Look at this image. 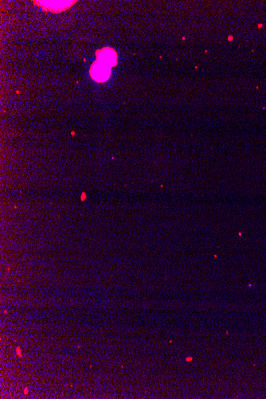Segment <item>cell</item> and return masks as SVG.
<instances>
[{
    "instance_id": "cell-1",
    "label": "cell",
    "mask_w": 266,
    "mask_h": 399,
    "mask_svg": "<svg viewBox=\"0 0 266 399\" xmlns=\"http://www.w3.org/2000/svg\"><path fill=\"white\" fill-rule=\"evenodd\" d=\"M90 75L94 81L97 82H105L108 81L109 78L111 68L97 60L91 67Z\"/></svg>"
},
{
    "instance_id": "cell-2",
    "label": "cell",
    "mask_w": 266,
    "mask_h": 399,
    "mask_svg": "<svg viewBox=\"0 0 266 399\" xmlns=\"http://www.w3.org/2000/svg\"><path fill=\"white\" fill-rule=\"evenodd\" d=\"M97 61L109 66L110 68L116 66L117 62V54L116 51L109 47L97 51Z\"/></svg>"
},
{
    "instance_id": "cell-3",
    "label": "cell",
    "mask_w": 266,
    "mask_h": 399,
    "mask_svg": "<svg viewBox=\"0 0 266 399\" xmlns=\"http://www.w3.org/2000/svg\"><path fill=\"white\" fill-rule=\"evenodd\" d=\"M38 5L43 8L54 12H60L69 8L74 4V1H38Z\"/></svg>"
},
{
    "instance_id": "cell-4",
    "label": "cell",
    "mask_w": 266,
    "mask_h": 399,
    "mask_svg": "<svg viewBox=\"0 0 266 399\" xmlns=\"http://www.w3.org/2000/svg\"><path fill=\"white\" fill-rule=\"evenodd\" d=\"M262 24H260V25H258V27H259V28L262 27Z\"/></svg>"
}]
</instances>
